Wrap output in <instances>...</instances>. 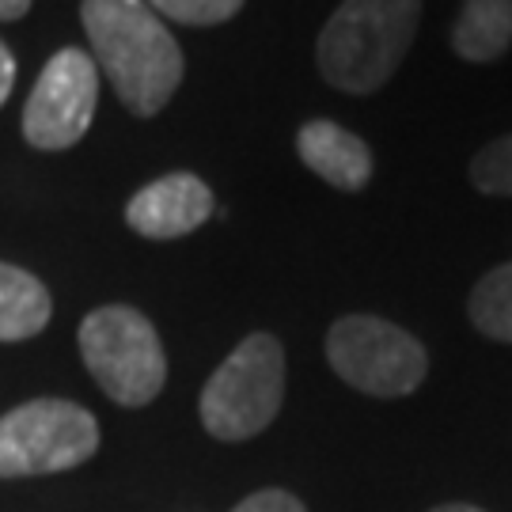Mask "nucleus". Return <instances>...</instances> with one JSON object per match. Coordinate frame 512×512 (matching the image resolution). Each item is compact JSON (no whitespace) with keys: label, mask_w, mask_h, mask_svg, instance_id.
Masks as SVG:
<instances>
[{"label":"nucleus","mask_w":512,"mask_h":512,"mask_svg":"<svg viewBox=\"0 0 512 512\" xmlns=\"http://www.w3.org/2000/svg\"><path fill=\"white\" fill-rule=\"evenodd\" d=\"M80 19L103 69L129 114L152 118L183 84V50L145 0H84Z\"/></svg>","instance_id":"1"},{"label":"nucleus","mask_w":512,"mask_h":512,"mask_svg":"<svg viewBox=\"0 0 512 512\" xmlns=\"http://www.w3.org/2000/svg\"><path fill=\"white\" fill-rule=\"evenodd\" d=\"M433 512H482V509H475V505H440Z\"/></svg>","instance_id":"18"},{"label":"nucleus","mask_w":512,"mask_h":512,"mask_svg":"<svg viewBox=\"0 0 512 512\" xmlns=\"http://www.w3.org/2000/svg\"><path fill=\"white\" fill-rule=\"evenodd\" d=\"M54 315L50 289L35 274L0 262V342H23L46 330Z\"/></svg>","instance_id":"11"},{"label":"nucleus","mask_w":512,"mask_h":512,"mask_svg":"<svg viewBox=\"0 0 512 512\" xmlns=\"http://www.w3.org/2000/svg\"><path fill=\"white\" fill-rule=\"evenodd\" d=\"M471 183L482 194L512 198V133L497 137L471 160Z\"/></svg>","instance_id":"13"},{"label":"nucleus","mask_w":512,"mask_h":512,"mask_svg":"<svg viewBox=\"0 0 512 512\" xmlns=\"http://www.w3.org/2000/svg\"><path fill=\"white\" fill-rule=\"evenodd\" d=\"M99 103V69L92 54L65 46L38 73L23 107V137L42 152L73 148L95 118Z\"/></svg>","instance_id":"7"},{"label":"nucleus","mask_w":512,"mask_h":512,"mask_svg":"<svg viewBox=\"0 0 512 512\" xmlns=\"http://www.w3.org/2000/svg\"><path fill=\"white\" fill-rule=\"evenodd\" d=\"M232 512H308V509L293 494H285V490H258L247 501H239Z\"/></svg>","instance_id":"15"},{"label":"nucleus","mask_w":512,"mask_h":512,"mask_svg":"<svg viewBox=\"0 0 512 512\" xmlns=\"http://www.w3.org/2000/svg\"><path fill=\"white\" fill-rule=\"evenodd\" d=\"M31 12V0H0V23H12Z\"/></svg>","instance_id":"17"},{"label":"nucleus","mask_w":512,"mask_h":512,"mask_svg":"<svg viewBox=\"0 0 512 512\" xmlns=\"http://www.w3.org/2000/svg\"><path fill=\"white\" fill-rule=\"evenodd\" d=\"M80 357L114 403H152L167 380L160 334L137 308L107 304L80 323Z\"/></svg>","instance_id":"4"},{"label":"nucleus","mask_w":512,"mask_h":512,"mask_svg":"<svg viewBox=\"0 0 512 512\" xmlns=\"http://www.w3.org/2000/svg\"><path fill=\"white\" fill-rule=\"evenodd\" d=\"M209 213H213V190L190 171H171L164 179L148 183L126 205L129 228L148 239L190 236L209 220Z\"/></svg>","instance_id":"8"},{"label":"nucleus","mask_w":512,"mask_h":512,"mask_svg":"<svg viewBox=\"0 0 512 512\" xmlns=\"http://www.w3.org/2000/svg\"><path fill=\"white\" fill-rule=\"evenodd\" d=\"M12 84H16V57L8 50V42H0V107L8 103Z\"/></svg>","instance_id":"16"},{"label":"nucleus","mask_w":512,"mask_h":512,"mask_svg":"<svg viewBox=\"0 0 512 512\" xmlns=\"http://www.w3.org/2000/svg\"><path fill=\"white\" fill-rule=\"evenodd\" d=\"M296 152L300 160L323 179L334 190H365L368 179H372V152L368 145L342 129L338 122H327V118H315L308 126L296 133Z\"/></svg>","instance_id":"9"},{"label":"nucleus","mask_w":512,"mask_h":512,"mask_svg":"<svg viewBox=\"0 0 512 512\" xmlns=\"http://www.w3.org/2000/svg\"><path fill=\"white\" fill-rule=\"evenodd\" d=\"M285 399V349L274 334H247L202 387V425L217 440H247Z\"/></svg>","instance_id":"3"},{"label":"nucleus","mask_w":512,"mask_h":512,"mask_svg":"<svg viewBox=\"0 0 512 512\" xmlns=\"http://www.w3.org/2000/svg\"><path fill=\"white\" fill-rule=\"evenodd\" d=\"M512 46V0H463L452 27V50L463 61H497Z\"/></svg>","instance_id":"10"},{"label":"nucleus","mask_w":512,"mask_h":512,"mask_svg":"<svg viewBox=\"0 0 512 512\" xmlns=\"http://www.w3.org/2000/svg\"><path fill=\"white\" fill-rule=\"evenodd\" d=\"M467 311H471V323L486 338L512 342V262L497 266L478 281Z\"/></svg>","instance_id":"12"},{"label":"nucleus","mask_w":512,"mask_h":512,"mask_svg":"<svg viewBox=\"0 0 512 512\" xmlns=\"http://www.w3.org/2000/svg\"><path fill=\"white\" fill-rule=\"evenodd\" d=\"M418 23L421 0H342L319 31V73L346 95L384 88L414 46Z\"/></svg>","instance_id":"2"},{"label":"nucleus","mask_w":512,"mask_h":512,"mask_svg":"<svg viewBox=\"0 0 512 512\" xmlns=\"http://www.w3.org/2000/svg\"><path fill=\"white\" fill-rule=\"evenodd\" d=\"M156 16L179 19L190 27H213L232 19L243 8V0H145Z\"/></svg>","instance_id":"14"},{"label":"nucleus","mask_w":512,"mask_h":512,"mask_svg":"<svg viewBox=\"0 0 512 512\" xmlns=\"http://www.w3.org/2000/svg\"><path fill=\"white\" fill-rule=\"evenodd\" d=\"M99 448V425L76 403L35 399L0 418V478L54 475L88 463Z\"/></svg>","instance_id":"5"},{"label":"nucleus","mask_w":512,"mask_h":512,"mask_svg":"<svg viewBox=\"0 0 512 512\" xmlns=\"http://www.w3.org/2000/svg\"><path fill=\"white\" fill-rule=\"evenodd\" d=\"M327 361L349 387L376 399H403L421 387L429 357L418 338L376 315H346L327 334Z\"/></svg>","instance_id":"6"}]
</instances>
